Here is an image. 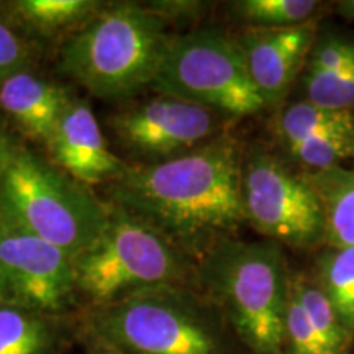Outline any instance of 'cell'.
Instances as JSON below:
<instances>
[{"instance_id":"cell-1","label":"cell","mask_w":354,"mask_h":354,"mask_svg":"<svg viewBox=\"0 0 354 354\" xmlns=\"http://www.w3.org/2000/svg\"><path fill=\"white\" fill-rule=\"evenodd\" d=\"M241 158L240 141L223 133L183 156L128 165L105 185L107 202L146 221L197 263L246 223Z\"/></svg>"},{"instance_id":"cell-2","label":"cell","mask_w":354,"mask_h":354,"mask_svg":"<svg viewBox=\"0 0 354 354\" xmlns=\"http://www.w3.org/2000/svg\"><path fill=\"white\" fill-rule=\"evenodd\" d=\"M194 286L254 354H284L290 271L281 245L220 243L196 263Z\"/></svg>"},{"instance_id":"cell-3","label":"cell","mask_w":354,"mask_h":354,"mask_svg":"<svg viewBox=\"0 0 354 354\" xmlns=\"http://www.w3.org/2000/svg\"><path fill=\"white\" fill-rule=\"evenodd\" d=\"M174 35L151 7H102L59 53V71L91 95L123 100L151 87Z\"/></svg>"},{"instance_id":"cell-4","label":"cell","mask_w":354,"mask_h":354,"mask_svg":"<svg viewBox=\"0 0 354 354\" xmlns=\"http://www.w3.org/2000/svg\"><path fill=\"white\" fill-rule=\"evenodd\" d=\"M107 205L100 236L74 258L79 305L91 310L154 287L194 284L192 259L138 216Z\"/></svg>"},{"instance_id":"cell-5","label":"cell","mask_w":354,"mask_h":354,"mask_svg":"<svg viewBox=\"0 0 354 354\" xmlns=\"http://www.w3.org/2000/svg\"><path fill=\"white\" fill-rule=\"evenodd\" d=\"M209 300L192 287L165 286L86 310L92 342L118 354H221Z\"/></svg>"},{"instance_id":"cell-6","label":"cell","mask_w":354,"mask_h":354,"mask_svg":"<svg viewBox=\"0 0 354 354\" xmlns=\"http://www.w3.org/2000/svg\"><path fill=\"white\" fill-rule=\"evenodd\" d=\"M0 212L77 258L100 236L109 205L26 146L0 174Z\"/></svg>"},{"instance_id":"cell-7","label":"cell","mask_w":354,"mask_h":354,"mask_svg":"<svg viewBox=\"0 0 354 354\" xmlns=\"http://www.w3.org/2000/svg\"><path fill=\"white\" fill-rule=\"evenodd\" d=\"M151 88L209 109L227 120L253 117L266 109L236 39L218 28L172 37Z\"/></svg>"},{"instance_id":"cell-8","label":"cell","mask_w":354,"mask_h":354,"mask_svg":"<svg viewBox=\"0 0 354 354\" xmlns=\"http://www.w3.org/2000/svg\"><path fill=\"white\" fill-rule=\"evenodd\" d=\"M241 202L245 221L268 241L302 251L323 246L320 198L307 174L261 145L243 149Z\"/></svg>"},{"instance_id":"cell-9","label":"cell","mask_w":354,"mask_h":354,"mask_svg":"<svg viewBox=\"0 0 354 354\" xmlns=\"http://www.w3.org/2000/svg\"><path fill=\"white\" fill-rule=\"evenodd\" d=\"M0 294L24 307L68 317L79 307L74 259L0 212Z\"/></svg>"},{"instance_id":"cell-10","label":"cell","mask_w":354,"mask_h":354,"mask_svg":"<svg viewBox=\"0 0 354 354\" xmlns=\"http://www.w3.org/2000/svg\"><path fill=\"white\" fill-rule=\"evenodd\" d=\"M225 122L227 118L201 105L158 94L120 109L110 117L109 127L138 165H153L218 138L227 133Z\"/></svg>"},{"instance_id":"cell-11","label":"cell","mask_w":354,"mask_h":354,"mask_svg":"<svg viewBox=\"0 0 354 354\" xmlns=\"http://www.w3.org/2000/svg\"><path fill=\"white\" fill-rule=\"evenodd\" d=\"M318 30L320 21L313 19L289 28H245L234 37L266 109L281 104L302 76Z\"/></svg>"},{"instance_id":"cell-12","label":"cell","mask_w":354,"mask_h":354,"mask_svg":"<svg viewBox=\"0 0 354 354\" xmlns=\"http://www.w3.org/2000/svg\"><path fill=\"white\" fill-rule=\"evenodd\" d=\"M56 166L82 185L110 184L127 169L102 133L94 110L73 97L48 145Z\"/></svg>"},{"instance_id":"cell-13","label":"cell","mask_w":354,"mask_h":354,"mask_svg":"<svg viewBox=\"0 0 354 354\" xmlns=\"http://www.w3.org/2000/svg\"><path fill=\"white\" fill-rule=\"evenodd\" d=\"M305 100L354 112V37L320 28L302 71Z\"/></svg>"},{"instance_id":"cell-14","label":"cell","mask_w":354,"mask_h":354,"mask_svg":"<svg viewBox=\"0 0 354 354\" xmlns=\"http://www.w3.org/2000/svg\"><path fill=\"white\" fill-rule=\"evenodd\" d=\"M73 95L50 79L24 69L0 86V110L30 138L50 145Z\"/></svg>"},{"instance_id":"cell-15","label":"cell","mask_w":354,"mask_h":354,"mask_svg":"<svg viewBox=\"0 0 354 354\" xmlns=\"http://www.w3.org/2000/svg\"><path fill=\"white\" fill-rule=\"evenodd\" d=\"M69 338L66 317L0 299V354H63Z\"/></svg>"},{"instance_id":"cell-16","label":"cell","mask_w":354,"mask_h":354,"mask_svg":"<svg viewBox=\"0 0 354 354\" xmlns=\"http://www.w3.org/2000/svg\"><path fill=\"white\" fill-rule=\"evenodd\" d=\"M102 8L94 0H15L2 3L6 20L37 37L77 32Z\"/></svg>"},{"instance_id":"cell-17","label":"cell","mask_w":354,"mask_h":354,"mask_svg":"<svg viewBox=\"0 0 354 354\" xmlns=\"http://www.w3.org/2000/svg\"><path fill=\"white\" fill-rule=\"evenodd\" d=\"M305 174L320 198L323 246H354V169L336 166Z\"/></svg>"},{"instance_id":"cell-18","label":"cell","mask_w":354,"mask_h":354,"mask_svg":"<svg viewBox=\"0 0 354 354\" xmlns=\"http://www.w3.org/2000/svg\"><path fill=\"white\" fill-rule=\"evenodd\" d=\"M290 286L297 294L326 354H348L354 338L348 333L342 320L336 315L333 305L330 304L325 292L322 290L313 272H290Z\"/></svg>"},{"instance_id":"cell-19","label":"cell","mask_w":354,"mask_h":354,"mask_svg":"<svg viewBox=\"0 0 354 354\" xmlns=\"http://www.w3.org/2000/svg\"><path fill=\"white\" fill-rule=\"evenodd\" d=\"M312 272L343 326L354 338V246H322Z\"/></svg>"},{"instance_id":"cell-20","label":"cell","mask_w":354,"mask_h":354,"mask_svg":"<svg viewBox=\"0 0 354 354\" xmlns=\"http://www.w3.org/2000/svg\"><path fill=\"white\" fill-rule=\"evenodd\" d=\"M351 128H354V112L325 109L305 99L286 105L277 118V135L286 149L320 133Z\"/></svg>"},{"instance_id":"cell-21","label":"cell","mask_w":354,"mask_h":354,"mask_svg":"<svg viewBox=\"0 0 354 354\" xmlns=\"http://www.w3.org/2000/svg\"><path fill=\"white\" fill-rule=\"evenodd\" d=\"M317 0H236L230 12L245 28H289L317 19Z\"/></svg>"},{"instance_id":"cell-22","label":"cell","mask_w":354,"mask_h":354,"mask_svg":"<svg viewBox=\"0 0 354 354\" xmlns=\"http://www.w3.org/2000/svg\"><path fill=\"white\" fill-rule=\"evenodd\" d=\"M353 136L354 128L325 131L292 145L286 151L308 172L326 171L342 166V161L351 158Z\"/></svg>"},{"instance_id":"cell-23","label":"cell","mask_w":354,"mask_h":354,"mask_svg":"<svg viewBox=\"0 0 354 354\" xmlns=\"http://www.w3.org/2000/svg\"><path fill=\"white\" fill-rule=\"evenodd\" d=\"M284 354H326L292 286L284 320Z\"/></svg>"},{"instance_id":"cell-24","label":"cell","mask_w":354,"mask_h":354,"mask_svg":"<svg viewBox=\"0 0 354 354\" xmlns=\"http://www.w3.org/2000/svg\"><path fill=\"white\" fill-rule=\"evenodd\" d=\"M32 56V44L26 37L6 17H0V86L13 74L28 69Z\"/></svg>"},{"instance_id":"cell-25","label":"cell","mask_w":354,"mask_h":354,"mask_svg":"<svg viewBox=\"0 0 354 354\" xmlns=\"http://www.w3.org/2000/svg\"><path fill=\"white\" fill-rule=\"evenodd\" d=\"M19 146L20 145H17L15 141L12 140V136L8 135L6 127L0 123V174L7 169L8 165H10V161L13 156H15Z\"/></svg>"},{"instance_id":"cell-26","label":"cell","mask_w":354,"mask_h":354,"mask_svg":"<svg viewBox=\"0 0 354 354\" xmlns=\"http://www.w3.org/2000/svg\"><path fill=\"white\" fill-rule=\"evenodd\" d=\"M335 10L343 19L354 21V0H339V2L335 3Z\"/></svg>"},{"instance_id":"cell-27","label":"cell","mask_w":354,"mask_h":354,"mask_svg":"<svg viewBox=\"0 0 354 354\" xmlns=\"http://www.w3.org/2000/svg\"><path fill=\"white\" fill-rule=\"evenodd\" d=\"M88 354H118V353H115L113 349L104 346V344H99V343L94 342V344H92V349L88 351Z\"/></svg>"},{"instance_id":"cell-28","label":"cell","mask_w":354,"mask_h":354,"mask_svg":"<svg viewBox=\"0 0 354 354\" xmlns=\"http://www.w3.org/2000/svg\"><path fill=\"white\" fill-rule=\"evenodd\" d=\"M351 159L354 161V136H353V149H351ZM354 169V167H353Z\"/></svg>"},{"instance_id":"cell-29","label":"cell","mask_w":354,"mask_h":354,"mask_svg":"<svg viewBox=\"0 0 354 354\" xmlns=\"http://www.w3.org/2000/svg\"><path fill=\"white\" fill-rule=\"evenodd\" d=\"M0 299H2V294H0Z\"/></svg>"}]
</instances>
